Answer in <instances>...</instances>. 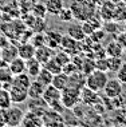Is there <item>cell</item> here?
Segmentation results:
<instances>
[{
  "label": "cell",
  "instance_id": "obj_29",
  "mask_svg": "<svg viewBox=\"0 0 126 127\" xmlns=\"http://www.w3.org/2000/svg\"><path fill=\"white\" fill-rule=\"evenodd\" d=\"M54 58L59 62V64H62V67L71 60V55L64 50H60V51H58V52H55L54 54Z\"/></svg>",
  "mask_w": 126,
  "mask_h": 127
},
{
  "label": "cell",
  "instance_id": "obj_6",
  "mask_svg": "<svg viewBox=\"0 0 126 127\" xmlns=\"http://www.w3.org/2000/svg\"><path fill=\"white\" fill-rule=\"evenodd\" d=\"M99 102H102V99L98 96L97 91L88 88L87 86L81 88V103H83L84 106H95Z\"/></svg>",
  "mask_w": 126,
  "mask_h": 127
},
{
  "label": "cell",
  "instance_id": "obj_22",
  "mask_svg": "<svg viewBox=\"0 0 126 127\" xmlns=\"http://www.w3.org/2000/svg\"><path fill=\"white\" fill-rule=\"evenodd\" d=\"M51 84H52L54 87H56L58 90L62 91L63 88H66L67 84H69V75H66L63 71H62V72H59V74H56V75H54L52 83H51Z\"/></svg>",
  "mask_w": 126,
  "mask_h": 127
},
{
  "label": "cell",
  "instance_id": "obj_18",
  "mask_svg": "<svg viewBox=\"0 0 126 127\" xmlns=\"http://www.w3.org/2000/svg\"><path fill=\"white\" fill-rule=\"evenodd\" d=\"M67 35L74 37L75 40H79V42L86 37L83 27H82V24H79V23H71L69 26V28H67Z\"/></svg>",
  "mask_w": 126,
  "mask_h": 127
},
{
  "label": "cell",
  "instance_id": "obj_9",
  "mask_svg": "<svg viewBox=\"0 0 126 127\" xmlns=\"http://www.w3.org/2000/svg\"><path fill=\"white\" fill-rule=\"evenodd\" d=\"M20 126H24V127H42L43 125V118L42 115L38 114V112L30 111L24 112V116H23V121H22V125Z\"/></svg>",
  "mask_w": 126,
  "mask_h": 127
},
{
  "label": "cell",
  "instance_id": "obj_44",
  "mask_svg": "<svg viewBox=\"0 0 126 127\" xmlns=\"http://www.w3.org/2000/svg\"><path fill=\"white\" fill-rule=\"evenodd\" d=\"M0 58H1V48H0Z\"/></svg>",
  "mask_w": 126,
  "mask_h": 127
},
{
  "label": "cell",
  "instance_id": "obj_41",
  "mask_svg": "<svg viewBox=\"0 0 126 127\" xmlns=\"http://www.w3.org/2000/svg\"><path fill=\"white\" fill-rule=\"evenodd\" d=\"M122 94L126 95V83H122Z\"/></svg>",
  "mask_w": 126,
  "mask_h": 127
},
{
  "label": "cell",
  "instance_id": "obj_12",
  "mask_svg": "<svg viewBox=\"0 0 126 127\" xmlns=\"http://www.w3.org/2000/svg\"><path fill=\"white\" fill-rule=\"evenodd\" d=\"M60 48L67 51L70 55L71 54H78V52H81V42L79 40H75L74 37H71L69 35H66V36H63V39H62Z\"/></svg>",
  "mask_w": 126,
  "mask_h": 127
},
{
  "label": "cell",
  "instance_id": "obj_10",
  "mask_svg": "<svg viewBox=\"0 0 126 127\" xmlns=\"http://www.w3.org/2000/svg\"><path fill=\"white\" fill-rule=\"evenodd\" d=\"M42 98L44 99V102L47 103V106H51V104H54V103L60 100V98H62V91L58 90L56 87H54L52 84H50L46 87Z\"/></svg>",
  "mask_w": 126,
  "mask_h": 127
},
{
  "label": "cell",
  "instance_id": "obj_5",
  "mask_svg": "<svg viewBox=\"0 0 126 127\" xmlns=\"http://www.w3.org/2000/svg\"><path fill=\"white\" fill-rule=\"evenodd\" d=\"M42 118H43V125H46V126H62V125H64L63 115L60 112L55 111V110L50 108V107L44 111Z\"/></svg>",
  "mask_w": 126,
  "mask_h": 127
},
{
  "label": "cell",
  "instance_id": "obj_16",
  "mask_svg": "<svg viewBox=\"0 0 126 127\" xmlns=\"http://www.w3.org/2000/svg\"><path fill=\"white\" fill-rule=\"evenodd\" d=\"M86 84V78L82 71H77V72L69 75V84L67 87H74V88H82Z\"/></svg>",
  "mask_w": 126,
  "mask_h": 127
},
{
  "label": "cell",
  "instance_id": "obj_23",
  "mask_svg": "<svg viewBox=\"0 0 126 127\" xmlns=\"http://www.w3.org/2000/svg\"><path fill=\"white\" fill-rule=\"evenodd\" d=\"M16 56H19L18 54V47L12 46V44H7L5 47L1 48V59H4L5 62H11L12 59H15Z\"/></svg>",
  "mask_w": 126,
  "mask_h": 127
},
{
  "label": "cell",
  "instance_id": "obj_43",
  "mask_svg": "<svg viewBox=\"0 0 126 127\" xmlns=\"http://www.w3.org/2000/svg\"><path fill=\"white\" fill-rule=\"evenodd\" d=\"M124 31H125V32H126V24H125V27H124Z\"/></svg>",
  "mask_w": 126,
  "mask_h": 127
},
{
  "label": "cell",
  "instance_id": "obj_4",
  "mask_svg": "<svg viewBox=\"0 0 126 127\" xmlns=\"http://www.w3.org/2000/svg\"><path fill=\"white\" fill-rule=\"evenodd\" d=\"M122 94V83L117 78L109 79L103 87V95L110 99H114Z\"/></svg>",
  "mask_w": 126,
  "mask_h": 127
},
{
  "label": "cell",
  "instance_id": "obj_1",
  "mask_svg": "<svg viewBox=\"0 0 126 127\" xmlns=\"http://www.w3.org/2000/svg\"><path fill=\"white\" fill-rule=\"evenodd\" d=\"M71 11H73L74 19L75 20H81V22H84L88 18L94 15V9L95 7L93 4L87 1V0H75V1L71 4Z\"/></svg>",
  "mask_w": 126,
  "mask_h": 127
},
{
  "label": "cell",
  "instance_id": "obj_17",
  "mask_svg": "<svg viewBox=\"0 0 126 127\" xmlns=\"http://www.w3.org/2000/svg\"><path fill=\"white\" fill-rule=\"evenodd\" d=\"M8 67H9V70H11V72L13 74V76H15V75L26 72V67L27 66H26V60L23 59V58L16 56L15 59H12L11 62H9Z\"/></svg>",
  "mask_w": 126,
  "mask_h": 127
},
{
  "label": "cell",
  "instance_id": "obj_42",
  "mask_svg": "<svg viewBox=\"0 0 126 127\" xmlns=\"http://www.w3.org/2000/svg\"><path fill=\"white\" fill-rule=\"evenodd\" d=\"M110 1H113V3H120V1H122V0H110Z\"/></svg>",
  "mask_w": 126,
  "mask_h": 127
},
{
  "label": "cell",
  "instance_id": "obj_33",
  "mask_svg": "<svg viewBox=\"0 0 126 127\" xmlns=\"http://www.w3.org/2000/svg\"><path fill=\"white\" fill-rule=\"evenodd\" d=\"M58 16H59V19L62 20V22H66V23H70V22H73V20H75L71 8H66V7H63V9L59 12Z\"/></svg>",
  "mask_w": 126,
  "mask_h": 127
},
{
  "label": "cell",
  "instance_id": "obj_3",
  "mask_svg": "<svg viewBox=\"0 0 126 127\" xmlns=\"http://www.w3.org/2000/svg\"><path fill=\"white\" fill-rule=\"evenodd\" d=\"M62 104L64 106V108L70 110L77 107L78 103H81V90L79 88H74V87H66L62 90Z\"/></svg>",
  "mask_w": 126,
  "mask_h": 127
},
{
  "label": "cell",
  "instance_id": "obj_27",
  "mask_svg": "<svg viewBox=\"0 0 126 127\" xmlns=\"http://www.w3.org/2000/svg\"><path fill=\"white\" fill-rule=\"evenodd\" d=\"M43 67H46L47 70L50 71V72H52L54 75H56V74H59V72H62V64H59V62H58L55 58H51V59H48L46 62V63L43 64Z\"/></svg>",
  "mask_w": 126,
  "mask_h": 127
},
{
  "label": "cell",
  "instance_id": "obj_8",
  "mask_svg": "<svg viewBox=\"0 0 126 127\" xmlns=\"http://www.w3.org/2000/svg\"><path fill=\"white\" fill-rule=\"evenodd\" d=\"M8 92H9L11 102L13 103V104L24 103L27 99H28V90H27V88H22V87H18V86L11 84Z\"/></svg>",
  "mask_w": 126,
  "mask_h": 127
},
{
  "label": "cell",
  "instance_id": "obj_11",
  "mask_svg": "<svg viewBox=\"0 0 126 127\" xmlns=\"http://www.w3.org/2000/svg\"><path fill=\"white\" fill-rule=\"evenodd\" d=\"M44 35H46V44L47 46H50L54 50L60 47V43H62V39H63L62 32H59L58 30H48L44 32Z\"/></svg>",
  "mask_w": 126,
  "mask_h": 127
},
{
  "label": "cell",
  "instance_id": "obj_14",
  "mask_svg": "<svg viewBox=\"0 0 126 127\" xmlns=\"http://www.w3.org/2000/svg\"><path fill=\"white\" fill-rule=\"evenodd\" d=\"M47 86H44L43 83H40L39 80H36V79H34L31 82V84H30L28 87V98L30 99H36V98H42L44 90H46Z\"/></svg>",
  "mask_w": 126,
  "mask_h": 127
},
{
  "label": "cell",
  "instance_id": "obj_36",
  "mask_svg": "<svg viewBox=\"0 0 126 127\" xmlns=\"http://www.w3.org/2000/svg\"><path fill=\"white\" fill-rule=\"evenodd\" d=\"M115 42H117L118 44H120V46L122 47V48H124L125 51H126V32L125 31H120V32L117 33V36H115Z\"/></svg>",
  "mask_w": 126,
  "mask_h": 127
},
{
  "label": "cell",
  "instance_id": "obj_21",
  "mask_svg": "<svg viewBox=\"0 0 126 127\" xmlns=\"http://www.w3.org/2000/svg\"><path fill=\"white\" fill-rule=\"evenodd\" d=\"M63 0H46V8H47V13L58 16L59 12L63 9Z\"/></svg>",
  "mask_w": 126,
  "mask_h": 127
},
{
  "label": "cell",
  "instance_id": "obj_32",
  "mask_svg": "<svg viewBox=\"0 0 126 127\" xmlns=\"http://www.w3.org/2000/svg\"><path fill=\"white\" fill-rule=\"evenodd\" d=\"M32 13L34 16H36V18H44L47 13V8H46V3H38V4H35L32 7Z\"/></svg>",
  "mask_w": 126,
  "mask_h": 127
},
{
  "label": "cell",
  "instance_id": "obj_19",
  "mask_svg": "<svg viewBox=\"0 0 126 127\" xmlns=\"http://www.w3.org/2000/svg\"><path fill=\"white\" fill-rule=\"evenodd\" d=\"M18 54L20 58H23L24 60H28L31 58L35 56V47L32 46L31 42H27V43H23L18 47Z\"/></svg>",
  "mask_w": 126,
  "mask_h": 127
},
{
  "label": "cell",
  "instance_id": "obj_38",
  "mask_svg": "<svg viewBox=\"0 0 126 127\" xmlns=\"http://www.w3.org/2000/svg\"><path fill=\"white\" fill-rule=\"evenodd\" d=\"M82 27H83V31H84V33H86V36H90L95 31V27L91 24L88 20H84V22L82 23Z\"/></svg>",
  "mask_w": 126,
  "mask_h": 127
},
{
  "label": "cell",
  "instance_id": "obj_20",
  "mask_svg": "<svg viewBox=\"0 0 126 127\" xmlns=\"http://www.w3.org/2000/svg\"><path fill=\"white\" fill-rule=\"evenodd\" d=\"M31 76H30L27 72H23V74H19V75H15L12 79V83L13 86H18V87H22V88H27L28 90L30 84H31Z\"/></svg>",
  "mask_w": 126,
  "mask_h": 127
},
{
  "label": "cell",
  "instance_id": "obj_13",
  "mask_svg": "<svg viewBox=\"0 0 126 127\" xmlns=\"http://www.w3.org/2000/svg\"><path fill=\"white\" fill-rule=\"evenodd\" d=\"M54 48H51L50 46H47V44H43V46L40 47H36L35 48V59H38L42 64H44L48 59L54 56Z\"/></svg>",
  "mask_w": 126,
  "mask_h": 127
},
{
  "label": "cell",
  "instance_id": "obj_37",
  "mask_svg": "<svg viewBox=\"0 0 126 127\" xmlns=\"http://www.w3.org/2000/svg\"><path fill=\"white\" fill-rule=\"evenodd\" d=\"M115 75H117V79L121 83H126V63L122 64L121 68L115 72Z\"/></svg>",
  "mask_w": 126,
  "mask_h": 127
},
{
  "label": "cell",
  "instance_id": "obj_34",
  "mask_svg": "<svg viewBox=\"0 0 126 127\" xmlns=\"http://www.w3.org/2000/svg\"><path fill=\"white\" fill-rule=\"evenodd\" d=\"M62 71L66 75H71V74H74V72H77V71H81L79 68H78L77 66H75V63H74L73 60H70L69 63H66L63 66V68H62Z\"/></svg>",
  "mask_w": 126,
  "mask_h": 127
},
{
  "label": "cell",
  "instance_id": "obj_26",
  "mask_svg": "<svg viewBox=\"0 0 126 127\" xmlns=\"http://www.w3.org/2000/svg\"><path fill=\"white\" fill-rule=\"evenodd\" d=\"M52 78H54V74L50 72L46 67H42L40 72L38 74V76H36L35 79H36V80H39L40 83H43L44 86H50L51 83H52Z\"/></svg>",
  "mask_w": 126,
  "mask_h": 127
},
{
  "label": "cell",
  "instance_id": "obj_25",
  "mask_svg": "<svg viewBox=\"0 0 126 127\" xmlns=\"http://www.w3.org/2000/svg\"><path fill=\"white\" fill-rule=\"evenodd\" d=\"M106 55L107 56H122L125 52V50L122 48V47L118 44L115 40H113V42H110L106 46Z\"/></svg>",
  "mask_w": 126,
  "mask_h": 127
},
{
  "label": "cell",
  "instance_id": "obj_35",
  "mask_svg": "<svg viewBox=\"0 0 126 127\" xmlns=\"http://www.w3.org/2000/svg\"><path fill=\"white\" fill-rule=\"evenodd\" d=\"M95 70H101V71H106L107 72V58H97L95 59Z\"/></svg>",
  "mask_w": 126,
  "mask_h": 127
},
{
  "label": "cell",
  "instance_id": "obj_40",
  "mask_svg": "<svg viewBox=\"0 0 126 127\" xmlns=\"http://www.w3.org/2000/svg\"><path fill=\"white\" fill-rule=\"evenodd\" d=\"M0 126H7V108H0Z\"/></svg>",
  "mask_w": 126,
  "mask_h": 127
},
{
  "label": "cell",
  "instance_id": "obj_2",
  "mask_svg": "<svg viewBox=\"0 0 126 127\" xmlns=\"http://www.w3.org/2000/svg\"><path fill=\"white\" fill-rule=\"evenodd\" d=\"M107 80H109V78H107L106 71L94 70L90 74L86 75V84L84 86H87L88 88L99 92V91H103V87Z\"/></svg>",
  "mask_w": 126,
  "mask_h": 127
},
{
  "label": "cell",
  "instance_id": "obj_15",
  "mask_svg": "<svg viewBox=\"0 0 126 127\" xmlns=\"http://www.w3.org/2000/svg\"><path fill=\"white\" fill-rule=\"evenodd\" d=\"M26 72L30 75L32 79H35L38 76V74L40 72V70H42L43 64L40 63L38 59H35V58H31V59L26 60Z\"/></svg>",
  "mask_w": 126,
  "mask_h": 127
},
{
  "label": "cell",
  "instance_id": "obj_30",
  "mask_svg": "<svg viewBox=\"0 0 126 127\" xmlns=\"http://www.w3.org/2000/svg\"><path fill=\"white\" fill-rule=\"evenodd\" d=\"M30 42L32 43V46L35 47H40L43 46V44H46V35H44L43 32H36L35 35H31L30 37Z\"/></svg>",
  "mask_w": 126,
  "mask_h": 127
},
{
  "label": "cell",
  "instance_id": "obj_31",
  "mask_svg": "<svg viewBox=\"0 0 126 127\" xmlns=\"http://www.w3.org/2000/svg\"><path fill=\"white\" fill-rule=\"evenodd\" d=\"M94 70H95V59H88V58H84L81 71H82L83 74L87 75V74H90L91 71H94Z\"/></svg>",
  "mask_w": 126,
  "mask_h": 127
},
{
  "label": "cell",
  "instance_id": "obj_39",
  "mask_svg": "<svg viewBox=\"0 0 126 127\" xmlns=\"http://www.w3.org/2000/svg\"><path fill=\"white\" fill-rule=\"evenodd\" d=\"M109 30H111L110 32H120V28H118V26H117V23H113V22H110V20H107V23L105 24V32L106 31H109Z\"/></svg>",
  "mask_w": 126,
  "mask_h": 127
},
{
  "label": "cell",
  "instance_id": "obj_24",
  "mask_svg": "<svg viewBox=\"0 0 126 127\" xmlns=\"http://www.w3.org/2000/svg\"><path fill=\"white\" fill-rule=\"evenodd\" d=\"M124 63L125 60L122 59V56H107V71L115 74Z\"/></svg>",
  "mask_w": 126,
  "mask_h": 127
},
{
  "label": "cell",
  "instance_id": "obj_7",
  "mask_svg": "<svg viewBox=\"0 0 126 127\" xmlns=\"http://www.w3.org/2000/svg\"><path fill=\"white\" fill-rule=\"evenodd\" d=\"M23 116H24V111L20 110L19 107H12L9 106L7 108V126H20L23 121Z\"/></svg>",
  "mask_w": 126,
  "mask_h": 127
},
{
  "label": "cell",
  "instance_id": "obj_28",
  "mask_svg": "<svg viewBox=\"0 0 126 127\" xmlns=\"http://www.w3.org/2000/svg\"><path fill=\"white\" fill-rule=\"evenodd\" d=\"M13 74L11 72L9 67H0V83L5 84V83H12Z\"/></svg>",
  "mask_w": 126,
  "mask_h": 127
}]
</instances>
